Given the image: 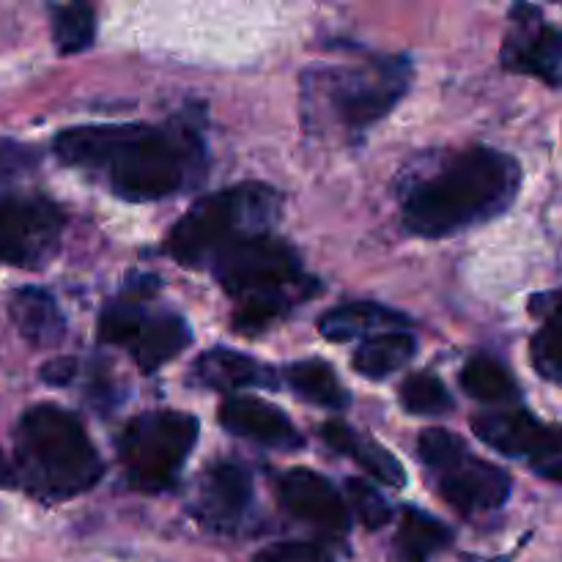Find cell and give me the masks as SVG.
Segmentation results:
<instances>
[{"instance_id":"cell-1","label":"cell","mask_w":562,"mask_h":562,"mask_svg":"<svg viewBox=\"0 0 562 562\" xmlns=\"http://www.w3.org/2000/svg\"><path fill=\"white\" fill-rule=\"evenodd\" d=\"M69 168L108 176L124 201H162L198 184L206 170V148L192 126L99 124L64 130L53 143Z\"/></svg>"},{"instance_id":"cell-2","label":"cell","mask_w":562,"mask_h":562,"mask_svg":"<svg viewBox=\"0 0 562 562\" xmlns=\"http://www.w3.org/2000/svg\"><path fill=\"white\" fill-rule=\"evenodd\" d=\"M519 187L521 168L510 154L488 146L467 148L412 184L401 217L412 234L442 239L503 214Z\"/></svg>"},{"instance_id":"cell-3","label":"cell","mask_w":562,"mask_h":562,"mask_svg":"<svg viewBox=\"0 0 562 562\" xmlns=\"http://www.w3.org/2000/svg\"><path fill=\"white\" fill-rule=\"evenodd\" d=\"M212 272L234 300L236 329L247 335L263 333L322 291V283L305 272L294 247L272 234L231 247L212 263Z\"/></svg>"},{"instance_id":"cell-4","label":"cell","mask_w":562,"mask_h":562,"mask_svg":"<svg viewBox=\"0 0 562 562\" xmlns=\"http://www.w3.org/2000/svg\"><path fill=\"white\" fill-rule=\"evenodd\" d=\"M14 461L22 486L44 503L80 497L104 475L80 417L55 404L31 406L16 423Z\"/></svg>"},{"instance_id":"cell-5","label":"cell","mask_w":562,"mask_h":562,"mask_svg":"<svg viewBox=\"0 0 562 562\" xmlns=\"http://www.w3.org/2000/svg\"><path fill=\"white\" fill-rule=\"evenodd\" d=\"M278 217V192L258 181H245L198 201L173 225L165 247L181 267H212L231 247L269 234Z\"/></svg>"},{"instance_id":"cell-6","label":"cell","mask_w":562,"mask_h":562,"mask_svg":"<svg viewBox=\"0 0 562 562\" xmlns=\"http://www.w3.org/2000/svg\"><path fill=\"white\" fill-rule=\"evenodd\" d=\"M412 82L409 58L384 55L366 64L318 69L305 77L307 110L322 108L333 124L346 132H362L393 113Z\"/></svg>"},{"instance_id":"cell-7","label":"cell","mask_w":562,"mask_h":562,"mask_svg":"<svg viewBox=\"0 0 562 562\" xmlns=\"http://www.w3.org/2000/svg\"><path fill=\"white\" fill-rule=\"evenodd\" d=\"M417 453L437 481V492L467 519L494 514L510 497V475L497 464L477 459L461 437L445 428H428L417 439Z\"/></svg>"},{"instance_id":"cell-8","label":"cell","mask_w":562,"mask_h":562,"mask_svg":"<svg viewBox=\"0 0 562 562\" xmlns=\"http://www.w3.org/2000/svg\"><path fill=\"white\" fill-rule=\"evenodd\" d=\"M198 420L187 412H146L119 437V461L132 488L146 494L165 492L184 470L198 442Z\"/></svg>"},{"instance_id":"cell-9","label":"cell","mask_w":562,"mask_h":562,"mask_svg":"<svg viewBox=\"0 0 562 562\" xmlns=\"http://www.w3.org/2000/svg\"><path fill=\"white\" fill-rule=\"evenodd\" d=\"M64 212L44 195H0V263L42 269L58 252Z\"/></svg>"},{"instance_id":"cell-10","label":"cell","mask_w":562,"mask_h":562,"mask_svg":"<svg viewBox=\"0 0 562 562\" xmlns=\"http://www.w3.org/2000/svg\"><path fill=\"white\" fill-rule=\"evenodd\" d=\"M516 22L503 44V66L516 75L536 77L547 86H562V31L541 22L532 5H516Z\"/></svg>"},{"instance_id":"cell-11","label":"cell","mask_w":562,"mask_h":562,"mask_svg":"<svg viewBox=\"0 0 562 562\" xmlns=\"http://www.w3.org/2000/svg\"><path fill=\"white\" fill-rule=\"evenodd\" d=\"M472 431L503 456L549 461L562 453V426H547L527 409L483 412L472 417Z\"/></svg>"},{"instance_id":"cell-12","label":"cell","mask_w":562,"mask_h":562,"mask_svg":"<svg viewBox=\"0 0 562 562\" xmlns=\"http://www.w3.org/2000/svg\"><path fill=\"white\" fill-rule=\"evenodd\" d=\"M252 505V477L236 461H217L201 477L195 516L209 530L231 532L245 521Z\"/></svg>"},{"instance_id":"cell-13","label":"cell","mask_w":562,"mask_h":562,"mask_svg":"<svg viewBox=\"0 0 562 562\" xmlns=\"http://www.w3.org/2000/svg\"><path fill=\"white\" fill-rule=\"evenodd\" d=\"M278 494L283 508L300 521H307L327 536H346L349 530V510L338 488L311 470H289L280 475Z\"/></svg>"},{"instance_id":"cell-14","label":"cell","mask_w":562,"mask_h":562,"mask_svg":"<svg viewBox=\"0 0 562 562\" xmlns=\"http://www.w3.org/2000/svg\"><path fill=\"white\" fill-rule=\"evenodd\" d=\"M220 423L234 437L250 439V442L263 445V448L300 450L305 445V439L296 431L294 423L289 420V415L261 398L231 395L220 406Z\"/></svg>"},{"instance_id":"cell-15","label":"cell","mask_w":562,"mask_h":562,"mask_svg":"<svg viewBox=\"0 0 562 562\" xmlns=\"http://www.w3.org/2000/svg\"><path fill=\"white\" fill-rule=\"evenodd\" d=\"M192 379L201 387L220 390L228 395L247 387H272L274 384L272 371L267 366L234 349H225V346L203 351L192 366Z\"/></svg>"},{"instance_id":"cell-16","label":"cell","mask_w":562,"mask_h":562,"mask_svg":"<svg viewBox=\"0 0 562 562\" xmlns=\"http://www.w3.org/2000/svg\"><path fill=\"white\" fill-rule=\"evenodd\" d=\"M9 316L16 333L36 349H53L64 340L66 318L53 294L36 285L16 289L9 300Z\"/></svg>"},{"instance_id":"cell-17","label":"cell","mask_w":562,"mask_h":562,"mask_svg":"<svg viewBox=\"0 0 562 562\" xmlns=\"http://www.w3.org/2000/svg\"><path fill=\"white\" fill-rule=\"evenodd\" d=\"M192 344V333L179 313H148L146 322L137 329L135 340L130 344L132 357L143 373H154L168 366Z\"/></svg>"},{"instance_id":"cell-18","label":"cell","mask_w":562,"mask_h":562,"mask_svg":"<svg viewBox=\"0 0 562 562\" xmlns=\"http://www.w3.org/2000/svg\"><path fill=\"white\" fill-rule=\"evenodd\" d=\"M322 439L335 453L351 456L373 481L387 483V486L395 488H401L406 483V472L401 467V461L387 448H382L376 439L362 437V434L344 426V423H327V426H322Z\"/></svg>"},{"instance_id":"cell-19","label":"cell","mask_w":562,"mask_h":562,"mask_svg":"<svg viewBox=\"0 0 562 562\" xmlns=\"http://www.w3.org/2000/svg\"><path fill=\"white\" fill-rule=\"evenodd\" d=\"M453 543V530L434 516L417 508H404L395 532V558L398 562H428Z\"/></svg>"},{"instance_id":"cell-20","label":"cell","mask_w":562,"mask_h":562,"mask_svg":"<svg viewBox=\"0 0 562 562\" xmlns=\"http://www.w3.org/2000/svg\"><path fill=\"white\" fill-rule=\"evenodd\" d=\"M532 316L541 327L532 335V366L547 382L562 387V294H541L532 300Z\"/></svg>"},{"instance_id":"cell-21","label":"cell","mask_w":562,"mask_h":562,"mask_svg":"<svg viewBox=\"0 0 562 562\" xmlns=\"http://www.w3.org/2000/svg\"><path fill=\"white\" fill-rule=\"evenodd\" d=\"M415 351V335L406 333V329H387V333L371 335L366 344H360V349L355 351L351 366H355V371L360 373V376L379 382V379H387L390 373L409 366Z\"/></svg>"},{"instance_id":"cell-22","label":"cell","mask_w":562,"mask_h":562,"mask_svg":"<svg viewBox=\"0 0 562 562\" xmlns=\"http://www.w3.org/2000/svg\"><path fill=\"white\" fill-rule=\"evenodd\" d=\"M409 318L398 311H390V307L376 305V302H349V305H338L329 313H324L318 329L327 340L335 344H344V340L357 338V335H366L371 329L379 327H406Z\"/></svg>"},{"instance_id":"cell-23","label":"cell","mask_w":562,"mask_h":562,"mask_svg":"<svg viewBox=\"0 0 562 562\" xmlns=\"http://www.w3.org/2000/svg\"><path fill=\"white\" fill-rule=\"evenodd\" d=\"M151 291L154 280L146 278L140 285L132 283L124 294L104 305L102 316H99V338H102V344L126 346L130 349L137 329H140V324L148 316L146 300L151 296Z\"/></svg>"},{"instance_id":"cell-24","label":"cell","mask_w":562,"mask_h":562,"mask_svg":"<svg viewBox=\"0 0 562 562\" xmlns=\"http://www.w3.org/2000/svg\"><path fill=\"white\" fill-rule=\"evenodd\" d=\"M285 384L296 393V398L307 401L322 409H346L349 406V393L344 390L340 379L335 376L333 366L322 360H302L294 362L283 371Z\"/></svg>"},{"instance_id":"cell-25","label":"cell","mask_w":562,"mask_h":562,"mask_svg":"<svg viewBox=\"0 0 562 562\" xmlns=\"http://www.w3.org/2000/svg\"><path fill=\"white\" fill-rule=\"evenodd\" d=\"M461 387L470 398L483 404H514L519 398V384L508 368L488 355L472 357L461 371Z\"/></svg>"},{"instance_id":"cell-26","label":"cell","mask_w":562,"mask_h":562,"mask_svg":"<svg viewBox=\"0 0 562 562\" xmlns=\"http://www.w3.org/2000/svg\"><path fill=\"white\" fill-rule=\"evenodd\" d=\"M97 36V14L86 3L55 5L53 9V42L60 55L82 53Z\"/></svg>"},{"instance_id":"cell-27","label":"cell","mask_w":562,"mask_h":562,"mask_svg":"<svg viewBox=\"0 0 562 562\" xmlns=\"http://www.w3.org/2000/svg\"><path fill=\"white\" fill-rule=\"evenodd\" d=\"M401 404L412 415L439 417L453 409V395L448 393L442 379L434 376L431 371H420L406 376V382L401 384Z\"/></svg>"},{"instance_id":"cell-28","label":"cell","mask_w":562,"mask_h":562,"mask_svg":"<svg viewBox=\"0 0 562 562\" xmlns=\"http://www.w3.org/2000/svg\"><path fill=\"white\" fill-rule=\"evenodd\" d=\"M346 505L355 510V516L368 530H382L393 519V510H390L387 499L371 483L360 481V477H349L346 481Z\"/></svg>"},{"instance_id":"cell-29","label":"cell","mask_w":562,"mask_h":562,"mask_svg":"<svg viewBox=\"0 0 562 562\" xmlns=\"http://www.w3.org/2000/svg\"><path fill=\"white\" fill-rule=\"evenodd\" d=\"M252 562H335L329 558L327 549L316 547V543H302V541H291V543H278V547L263 549L261 554H256Z\"/></svg>"},{"instance_id":"cell-30","label":"cell","mask_w":562,"mask_h":562,"mask_svg":"<svg viewBox=\"0 0 562 562\" xmlns=\"http://www.w3.org/2000/svg\"><path fill=\"white\" fill-rule=\"evenodd\" d=\"M33 162H36V151H33V148L14 140H0V181L22 173V170L31 168Z\"/></svg>"},{"instance_id":"cell-31","label":"cell","mask_w":562,"mask_h":562,"mask_svg":"<svg viewBox=\"0 0 562 562\" xmlns=\"http://www.w3.org/2000/svg\"><path fill=\"white\" fill-rule=\"evenodd\" d=\"M75 373L77 360H71V357H55V360H49L42 368V382L53 384V387H64V384H69L75 379Z\"/></svg>"},{"instance_id":"cell-32","label":"cell","mask_w":562,"mask_h":562,"mask_svg":"<svg viewBox=\"0 0 562 562\" xmlns=\"http://www.w3.org/2000/svg\"><path fill=\"white\" fill-rule=\"evenodd\" d=\"M536 472L541 477H549V481H554V483H562V459H558V461H538L536 464Z\"/></svg>"},{"instance_id":"cell-33","label":"cell","mask_w":562,"mask_h":562,"mask_svg":"<svg viewBox=\"0 0 562 562\" xmlns=\"http://www.w3.org/2000/svg\"><path fill=\"white\" fill-rule=\"evenodd\" d=\"M11 481H14V472H11V467L5 464L3 453H0V488L11 486Z\"/></svg>"}]
</instances>
